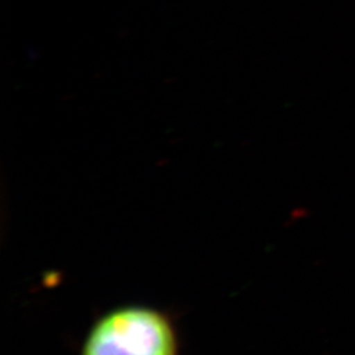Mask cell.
Returning <instances> with one entry per match:
<instances>
[{
    "mask_svg": "<svg viewBox=\"0 0 355 355\" xmlns=\"http://www.w3.org/2000/svg\"><path fill=\"white\" fill-rule=\"evenodd\" d=\"M80 355H179V336L164 311L125 305L94 322Z\"/></svg>",
    "mask_w": 355,
    "mask_h": 355,
    "instance_id": "obj_1",
    "label": "cell"
}]
</instances>
